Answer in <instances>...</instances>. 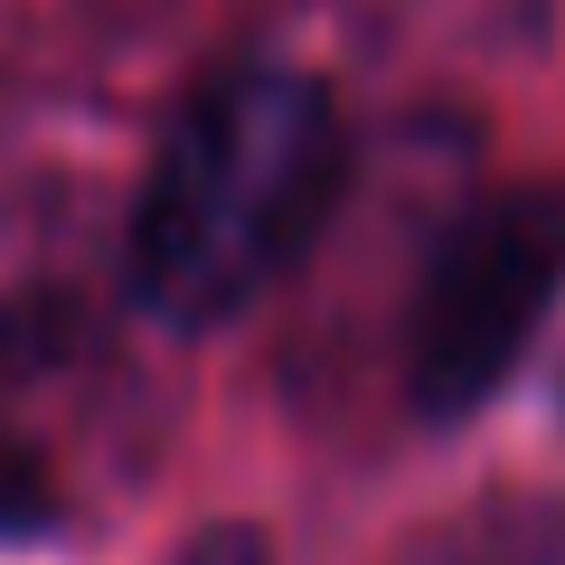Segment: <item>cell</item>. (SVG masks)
Wrapping results in <instances>:
<instances>
[{
  "label": "cell",
  "mask_w": 565,
  "mask_h": 565,
  "mask_svg": "<svg viewBox=\"0 0 565 565\" xmlns=\"http://www.w3.org/2000/svg\"><path fill=\"white\" fill-rule=\"evenodd\" d=\"M349 141L321 76L236 57L180 104L132 207V292L170 330L255 311L340 199Z\"/></svg>",
  "instance_id": "obj_1"
},
{
  "label": "cell",
  "mask_w": 565,
  "mask_h": 565,
  "mask_svg": "<svg viewBox=\"0 0 565 565\" xmlns=\"http://www.w3.org/2000/svg\"><path fill=\"white\" fill-rule=\"evenodd\" d=\"M556 292H565V207L556 199L509 189V199H481L471 217H452L415 282V321H405V396H415V415H434V424L481 415L500 396V377L527 359Z\"/></svg>",
  "instance_id": "obj_2"
},
{
  "label": "cell",
  "mask_w": 565,
  "mask_h": 565,
  "mask_svg": "<svg viewBox=\"0 0 565 565\" xmlns=\"http://www.w3.org/2000/svg\"><path fill=\"white\" fill-rule=\"evenodd\" d=\"M180 565H264V537H255V527H207Z\"/></svg>",
  "instance_id": "obj_3"
}]
</instances>
